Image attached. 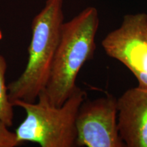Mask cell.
Segmentation results:
<instances>
[{
    "instance_id": "6",
    "label": "cell",
    "mask_w": 147,
    "mask_h": 147,
    "mask_svg": "<svg viewBox=\"0 0 147 147\" xmlns=\"http://www.w3.org/2000/svg\"><path fill=\"white\" fill-rule=\"evenodd\" d=\"M117 100L119 131L125 146L147 147V89H129Z\"/></svg>"
},
{
    "instance_id": "1",
    "label": "cell",
    "mask_w": 147,
    "mask_h": 147,
    "mask_svg": "<svg viewBox=\"0 0 147 147\" xmlns=\"http://www.w3.org/2000/svg\"><path fill=\"white\" fill-rule=\"evenodd\" d=\"M99 25V13L95 7L84 8L63 23L50 76L43 91L53 106H61L78 87L79 71L94 57Z\"/></svg>"
},
{
    "instance_id": "4",
    "label": "cell",
    "mask_w": 147,
    "mask_h": 147,
    "mask_svg": "<svg viewBox=\"0 0 147 147\" xmlns=\"http://www.w3.org/2000/svg\"><path fill=\"white\" fill-rule=\"evenodd\" d=\"M102 46L108 57L133 74L138 87L147 89V14L125 15L119 27L103 39Z\"/></svg>"
},
{
    "instance_id": "7",
    "label": "cell",
    "mask_w": 147,
    "mask_h": 147,
    "mask_svg": "<svg viewBox=\"0 0 147 147\" xmlns=\"http://www.w3.org/2000/svg\"><path fill=\"white\" fill-rule=\"evenodd\" d=\"M6 69V60L0 55V121L10 127L13 124L14 106L9 99L8 86L5 84Z\"/></svg>"
},
{
    "instance_id": "2",
    "label": "cell",
    "mask_w": 147,
    "mask_h": 147,
    "mask_svg": "<svg viewBox=\"0 0 147 147\" xmlns=\"http://www.w3.org/2000/svg\"><path fill=\"white\" fill-rule=\"evenodd\" d=\"M63 3V0H47L33 18L27 65L21 76L8 85L12 103L35 102L45 89L64 23Z\"/></svg>"
},
{
    "instance_id": "5",
    "label": "cell",
    "mask_w": 147,
    "mask_h": 147,
    "mask_svg": "<svg viewBox=\"0 0 147 147\" xmlns=\"http://www.w3.org/2000/svg\"><path fill=\"white\" fill-rule=\"evenodd\" d=\"M117 100L108 94L82 102L76 119V146L126 147L119 134Z\"/></svg>"
},
{
    "instance_id": "9",
    "label": "cell",
    "mask_w": 147,
    "mask_h": 147,
    "mask_svg": "<svg viewBox=\"0 0 147 147\" xmlns=\"http://www.w3.org/2000/svg\"><path fill=\"white\" fill-rule=\"evenodd\" d=\"M2 37H3L2 32H1V31L0 30V40H1V39H2Z\"/></svg>"
},
{
    "instance_id": "8",
    "label": "cell",
    "mask_w": 147,
    "mask_h": 147,
    "mask_svg": "<svg viewBox=\"0 0 147 147\" xmlns=\"http://www.w3.org/2000/svg\"><path fill=\"white\" fill-rule=\"evenodd\" d=\"M9 127L0 121V147H15L20 145L15 132L8 129Z\"/></svg>"
},
{
    "instance_id": "3",
    "label": "cell",
    "mask_w": 147,
    "mask_h": 147,
    "mask_svg": "<svg viewBox=\"0 0 147 147\" xmlns=\"http://www.w3.org/2000/svg\"><path fill=\"white\" fill-rule=\"evenodd\" d=\"M86 97V92L77 87L61 106L51 104L44 91L38 95L37 103L14 101L13 106L26 113L16 129L18 141L20 144L37 143L42 147L76 146V116Z\"/></svg>"
}]
</instances>
